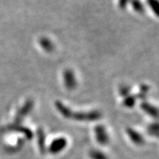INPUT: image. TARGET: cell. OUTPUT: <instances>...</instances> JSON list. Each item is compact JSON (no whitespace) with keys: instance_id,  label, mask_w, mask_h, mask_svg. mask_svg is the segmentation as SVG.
I'll list each match as a JSON object with an SVG mask.
<instances>
[{"instance_id":"cell-1","label":"cell","mask_w":159,"mask_h":159,"mask_svg":"<svg viewBox=\"0 0 159 159\" xmlns=\"http://www.w3.org/2000/svg\"><path fill=\"white\" fill-rule=\"evenodd\" d=\"M56 107L60 112H61V114L63 116L66 117V118L75 119H77V120L81 121H92L99 119V117L101 116V114L99 112H97V111H91V112L89 113H77V114H74L70 109L64 106L61 102H57Z\"/></svg>"},{"instance_id":"cell-2","label":"cell","mask_w":159,"mask_h":159,"mask_svg":"<svg viewBox=\"0 0 159 159\" xmlns=\"http://www.w3.org/2000/svg\"><path fill=\"white\" fill-rule=\"evenodd\" d=\"M63 81L66 89L71 90L74 89L77 85V80L75 75L71 70H66L63 72Z\"/></svg>"},{"instance_id":"cell-3","label":"cell","mask_w":159,"mask_h":159,"mask_svg":"<svg viewBox=\"0 0 159 159\" xmlns=\"http://www.w3.org/2000/svg\"><path fill=\"white\" fill-rule=\"evenodd\" d=\"M141 106H142L143 111L146 114H148L149 116L156 119L159 118V109L155 107L154 105H151L148 102H144Z\"/></svg>"},{"instance_id":"cell-4","label":"cell","mask_w":159,"mask_h":159,"mask_svg":"<svg viewBox=\"0 0 159 159\" xmlns=\"http://www.w3.org/2000/svg\"><path fill=\"white\" fill-rule=\"evenodd\" d=\"M40 44H41V47L47 52H52L54 49V44L49 39L47 38H42L40 40Z\"/></svg>"},{"instance_id":"cell-5","label":"cell","mask_w":159,"mask_h":159,"mask_svg":"<svg viewBox=\"0 0 159 159\" xmlns=\"http://www.w3.org/2000/svg\"><path fill=\"white\" fill-rule=\"evenodd\" d=\"M96 134L98 138L99 142L105 143L108 140V136H107V134L105 132V128L102 126H98L96 128Z\"/></svg>"},{"instance_id":"cell-6","label":"cell","mask_w":159,"mask_h":159,"mask_svg":"<svg viewBox=\"0 0 159 159\" xmlns=\"http://www.w3.org/2000/svg\"><path fill=\"white\" fill-rule=\"evenodd\" d=\"M148 2L155 15L159 17V0H148Z\"/></svg>"},{"instance_id":"cell-7","label":"cell","mask_w":159,"mask_h":159,"mask_svg":"<svg viewBox=\"0 0 159 159\" xmlns=\"http://www.w3.org/2000/svg\"><path fill=\"white\" fill-rule=\"evenodd\" d=\"M148 131L150 134L159 137V122L151 124L148 127Z\"/></svg>"},{"instance_id":"cell-8","label":"cell","mask_w":159,"mask_h":159,"mask_svg":"<svg viewBox=\"0 0 159 159\" xmlns=\"http://www.w3.org/2000/svg\"><path fill=\"white\" fill-rule=\"evenodd\" d=\"M133 7L136 10V11L138 12V13H144V7L143 6L142 3H141L139 0H135V1L133 2Z\"/></svg>"},{"instance_id":"cell-9","label":"cell","mask_w":159,"mask_h":159,"mask_svg":"<svg viewBox=\"0 0 159 159\" xmlns=\"http://www.w3.org/2000/svg\"><path fill=\"white\" fill-rule=\"evenodd\" d=\"M65 141L63 139H58V140L55 141V142L52 144V148L56 149V150H59L62 147L64 146Z\"/></svg>"},{"instance_id":"cell-10","label":"cell","mask_w":159,"mask_h":159,"mask_svg":"<svg viewBox=\"0 0 159 159\" xmlns=\"http://www.w3.org/2000/svg\"><path fill=\"white\" fill-rule=\"evenodd\" d=\"M136 102V100H135V98L133 97H128L126 99H125V105L127 107H133Z\"/></svg>"},{"instance_id":"cell-11","label":"cell","mask_w":159,"mask_h":159,"mask_svg":"<svg viewBox=\"0 0 159 159\" xmlns=\"http://www.w3.org/2000/svg\"><path fill=\"white\" fill-rule=\"evenodd\" d=\"M129 91H130V89H129V88H127V87H123V88L121 89L120 93L122 96H124V95L125 96V95L128 94Z\"/></svg>"}]
</instances>
